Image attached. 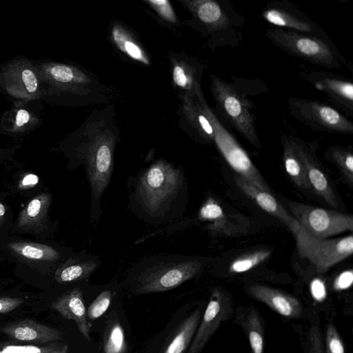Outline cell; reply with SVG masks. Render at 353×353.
Here are the masks:
<instances>
[{"label":"cell","mask_w":353,"mask_h":353,"mask_svg":"<svg viewBox=\"0 0 353 353\" xmlns=\"http://www.w3.org/2000/svg\"><path fill=\"white\" fill-rule=\"evenodd\" d=\"M326 154L339 168L347 182L352 185L353 183V154L352 149L334 146L329 148Z\"/></svg>","instance_id":"32"},{"label":"cell","mask_w":353,"mask_h":353,"mask_svg":"<svg viewBox=\"0 0 353 353\" xmlns=\"http://www.w3.org/2000/svg\"><path fill=\"white\" fill-rule=\"evenodd\" d=\"M303 78L325 93L332 103L347 117L353 115V83L346 78L323 71H303Z\"/></svg>","instance_id":"12"},{"label":"cell","mask_w":353,"mask_h":353,"mask_svg":"<svg viewBox=\"0 0 353 353\" xmlns=\"http://www.w3.org/2000/svg\"><path fill=\"white\" fill-rule=\"evenodd\" d=\"M290 114L308 128L320 132L352 134L353 123L340 111L322 102L291 97Z\"/></svg>","instance_id":"8"},{"label":"cell","mask_w":353,"mask_h":353,"mask_svg":"<svg viewBox=\"0 0 353 353\" xmlns=\"http://www.w3.org/2000/svg\"><path fill=\"white\" fill-rule=\"evenodd\" d=\"M283 159L286 172L299 188L307 191H312V189L309 183L304 167L299 157L293 149L288 135L283 134Z\"/></svg>","instance_id":"25"},{"label":"cell","mask_w":353,"mask_h":353,"mask_svg":"<svg viewBox=\"0 0 353 353\" xmlns=\"http://www.w3.org/2000/svg\"><path fill=\"white\" fill-rule=\"evenodd\" d=\"M181 184L179 170L166 162L159 161L141 177L138 193L147 209L157 213L173 197Z\"/></svg>","instance_id":"9"},{"label":"cell","mask_w":353,"mask_h":353,"mask_svg":"<svg viewBox=\"0 0 353 353\" xmlns=\"http://www.w3.org/2000/svg\"><path fill=\"white\" fill-rule=\"evenodd\" d=\"M51 194L42 193L34 197L21 212L18 227L23 229H34L42 226L51 203Z\"/></svg>","instance_id":"24"},{"label":"cell","mask_w":353,"mask_h":353,"mask_svg":"<svg viewBox=\"0 0 353 353\" xmlns=\"http://www.w3.org/2000/svg\"><path fill=\"white\" fill-rule=\"evenodd\" d=\"M271 254L268 250H258L237 258L230 264L229 270L232 273L248 271L266 260Z\"/></svg>","instance_id":"33"},{"label":"cell","mask_w":353,"mask_h":353,"mask_svg":"<svg viewBox=\"0 0 353 353\" xmlns=\"http://www.w3.org/2000/svg\"><path fill=\"white\" fill-rule=\"evenodd\" d=\"M261 16L276 28L327 38L315 22L286 1L270 2L262 10Z\"/></svg>","instance_id":"13"},{"label":"cell","mask_w":353,"mask_h":353,"mask_svg":"<svg viewBox=\"0 0 353 353\" xmlns=\"http://www.w3.org/2000/svg\"><path fill=\"white\" fill-rule=\"evenodd\" d=\"M1 331L14 341L26 343H51L62 339V334L57 329L30 319L10 323Z\"/></svg>","instance_id":"19"},{"label":"cell","mask_w":353,"mask_h":353,"mask_svg":"<svg viewBox=\"0 0 353 353\" xmlns=\"http://www.w3.org/2000/svg\"><path fill=\"white\" fill-rule=\"evenodd\" d=\"M288 206L296 221L312 236L327 239L353 229L350 214L296 202H290Z\"/></svg>","instance_id":"10"},{"label":"cell","mask_w":353,"mask_h":353,"mask_svg":"<svg viewBox=\"0 0 353 353\" xmlns=\"http://www.w3.org/2000/svg\"><path fill=\"white\" fill-rule=\"evenodd\" d=\"M144 2L154 10L159 19L169 26L179 25V20L170 2L168 0H146Z\"/></svg>","instance_id":"34"},{"label":"cell","mask_w":353,"mask_h":353,"mask_svg":"<svg viewBox=\"0 0 353 353\" xmlns=\"http://www.w3.org/2000/svg\"><path fill=\"white\" fill-rule=\"evenodd\" d=\"M225 314L223 297L219 290H214L208 303L188 353H200L215 333Z\"/></svg>","instance_id":"18"},{"label":"cell","mask_w":353,"mask_h":353,"mask_svg":"<svg viewBox=\"0 0 353 353\" xmlns=\"http://www.w3.org/2000/svg\"><path fill=\"white\" fill-rule=\"evenodd\" d=\"M125 350L124 331L116 319L109 321L103 335V353H123Z\"/></svg>","instance_id":"29"},{"label":"cell","mask_w":353,"mask_h":353,"mask_svg":"<svg viewBox=\"0 0 353 353\" xmlns=\"http://www.w3.org/2000/svg\"><path fill=\"white\" fill-rule=\"evenodd\" d=\"M202 90L196 96H180L179 124L187 133L205 143H214V130L205 113L203 104Z\"/></svg>","instance_id":"15"},{"label":"cell","mask_w":353,"mask_h":353,"mask_svg":"<svg viewBox=\"0 0 353 353\" xmlns=\"http://www.w3.org/2000/svg\"><path fill=\"white\" fill-rule=\"evenodd\" d=\"M290 143L303 163L312 190L333 208L338 201L331 183L324 173L313 150L296 135H288Z\"/></svg>","instance_id":"14"},{"label":"cell","mask_w":353,"mask_h":353,"mask_svg":"<svg viewBox=\"0 0 353 353\" xmlns=\"http://www.w3.org/2000/svg\"><path fill=\"white\" fill-rule=\"evenodd\" d=\"M265 36L274 46L288 54L328 69L348 66L328 38L319 37L290 30L269 28Z\"/></svg>","instance_id":"5"},{"label":"cell","mask_w":353,"mask_h":353,"mask_svg":"<svg viewBox=\"0 0 353 353\" xmlns=\"http://www.w3.org/2000/svg\"><path fill=\"white\" fill-rule=\"evenodd\" d=\"M210 91L215 103L213 110L220 121L227 123L253 146L261 148L256 132V117L252 102L234 83L216 74L210 75Z\"/></svg>","instance_id":"3"},{"label":"cell","mask_w":353,"mask_h":353,"mask_svg":"<svg viewBox=\"0 0 353 353\" xmlns=\"http://www.w3.org/2000/svg\"><path fill=\"white\" fill-rule=\"evenodd\" d=\"M39 181V178L34 174H26L19 183V188L25 190L35 186Z\"/></svg>","instance_id":"43"},{"label":"cell","mask_w":353,"mask_h":353,"mask_svg":"<svg viewBox=\"0 0 353 353\" xmlns=\"http://www.w3.org/2000/svg\"><path fill=\"white\" fill-rule=\"evenodd\" d=\"M30 113L24 110L20 109L18 110L15 115L14 119V128L15 129H21L26 124H28L30 121Z\"/></svg>","instance_id":"42"},{"label":"cell","mask_w":353,"mask_h":353,"mask_svg":"<svg viewBox=\"0 0 353 353\" xmlns=\"http://www.w3.org/2000/svg\"><path fill=\"white\" fill-rule=\"evenodd\" d=\"M199 216L202 220L212 221L214 227L220 226L225 221V214L221 206L211 197H209L201 208Z\"/></svg>","instance_id":"35"},{"label":"cell","mask_w":353,"mask_h":353,"mask_svg":"<svg viewBox=\"0 0 353 353\" xmlns=\"http://www.w3.org/2000/svg\"><path fill=\"white\" fill-rule=\"evenodd\" d=\"M76 138L75 156L85 168L92 199L97 203L109 183L114 152L119 140L114 105L94 110L76 132Z\"/></svg>","instance_id":"1"},{"label":"cell","mask_w":353,"mask_h":353,"mask_svg":"<svg viewBox=\"0 0 353 353\" xmlns=\"http://www.w3.org/2000/svg\"><path fill=\"white\" fill-rule=\"evenodd\" d=\"M324 353H345L343 341L332 323L328 324L326 327Z\"/></svg>","instance_id":"37"},{"label":"cell","mask_w":353,"mask_h":353,"mask_svg":"<svg viewBox=\"0 0 353 353\" xmlns=\"http://www.w3.org/2000/svg\"><path fill=\"white\" fill-rule=\"evenodd\" d=\"M23 303V300L19 298L1 297L0 298V314L8 313Z\"/></svg>","instance_id":"41"},{"label":"cell","mask_w":353,"mask_h":353,"mask_svg":"<svg viewBox=\"0 0 353 353\" xmlns=\"http://www.w3.org/2000/svg\"><path fill=\"white\" fill-rule=\"evenodd\" d=\"M292 232L299 255L307 259L319 273L325 272L352 254V234L333 239L316 238L305 232L298 223Z\"/></svg>","instance_id":"6"},{"label":"cell","mask_w":353,"mask_h":353,"mask_svg":"<svg viewBox=\"0 0 353 353\" xmlns=\"http://www.w3.org/2000/svg\"><path fill=\"white\" fill-rule=\"evenodd\" d=\"M112 294L110 290L101 292L89 305L87 310L88 318L90 321H94L102 316L109 307Z\"/></svg>","instance_id":"36"},{"label":"cell","mask_w":353,"mask_h":353,"mask_svg":"<svg viewBox=\"0 0 353 353\" xmlns=\"http://www.w3.org/2000/svg\"><path fill=\"white\" fill-rule=\"evenodd\" d=\"M192 16L190 26L208 38L212 46L232 45L238 40L237 28H241L243 18L227 1L182 0L180 1ZM237 43V42L236 41Z\"/></svg>","instance_id":"2"},{"label":"cell","mask_w":353,"mask_h":353,"mask_svg":"<svg viewBox=\"0 0 353 353\" xmlns=\"http://www.w3.org/2000/svg\"><path fill=\"white\" fill-rule=\"evenodd\" d=\"M68 350V345L59 341L41 346L0 343V353H67Z\"/></svg>","instance_id":"31"},{"label":"cell","mask_w":353,"mask_h":353,"mask_svg":"<svg viewBox=\"0 0 353 353\" xmlns=\"http://www.w3.org/2000/svg\"><path fill=\"white\" fill-rule=\"evenodd\" d=\"M52 307L65 319L74 321L83 337L90 339L92 324L79 288L72 289L59 296L52 302Z\"/></svg>","instance_id":"20"},{"label":"cell","mask_w":353,"mask_h":353,"mask_svg":"<svg viewBox=\"0 0 353 353\" xmlns=\"http://www.w3.org/2000/svg\"><path fill=\"white\" fill-rule=\"evenodd\" d=\"M41 76L59 92L74 98L80 105L106 103L113 97L112 88L90 72L74 65L47 63L40 65Z\"/></svg>","instance_id":"4"},{"label":"cell","mask_w":353,"mask_h":353,"mask_svg":"<svg viewBox=\"0 0 353 353\" xmlns=\"http://www.w3.org/2000/svg\"><path fill=\"white\" fill-rule=\"evenodd\" d=\"M202 104L214 128V143L227 163L238 175L255 186L271 192L265 180L256 169L247 152L218 119L213 110L206 102L204 96L202 97Z\"/></svg>","instance_id":"7"},{"label":"cell","mask_w":353,"mask_h":353,"mask_svg":"<svg viewBox=\"0 0 353 353\" xmlns=\"http://www.w3.org/2000/svg\"><path fill=\"white\" fill-rule=\"evenodd\" d=\"M2 83L12 96L23 100L39 97L37 73L30 63L18 61L3 69Z\"/></svg>","instance_id":"16"},{"label":"cell","mask_w":353,"mask_h":353,"mask_svg":"<svg viewBox=\"0 0 353 353\" xmlns=\"http://www.w3.org/2000/svg\"><path fill=\"white\" fill-rule=\"evenodd\" d=\"M252 353H264V334L261 319L254 307H252L245 321Z\"/></svg>","instance_id":"30"},{"label":"cell","mask_w":353,"mask_h":353,"mask_svg":"<svg viewBox=\"0 0 353 353\" xmlns=\"http://www.w3.org/2000/svg\"><path fill=\"white\" fill-rule=\"evenodd\" d=\"M234 181L238 188L259 208L282 221L291 231L296 226L297 224L296 220L291 214L285 210L271 192L255 186L239 175L234 176Z\"/></svg>","instance_id":"22"},{"label":"cell","mask_w":353,"mask_h":353,"mask_svg":"<svg viewBox=\"0 0 353 353\" xmlns=\"http://www.w3.org/2000/svg\"><path fill=\"white\" fill-rule=\"evenodd\" d=\"M310 292L314 300L322 302L327 295L326 288L324 282L319 279H314L310 283Z\"/></svg>","instance_id":"40"},{"label":"cell","mask_w":353,"mask_h":353,"mask_svg":"<svg viewBox=\"0 0 353 353\" xmlns=\"http://www.w3.org/2000/svg\"><path fill=\"white\" fill-rule=\"evenodd\" d=\"M200 310H194L181 324L163 353H184L192 343L201 321Z\"/></svg>","instance_id":"26"},{"label":"cell","mask_w":353,"mask_h":353,"mask_svg":"<svg viewBox=\"0 0 353 353\" xmlns=\"http://www.w3.org/2000/svg\"><path fill=\"white\" fill-rule=\"evenodd\" d=\"M92 261H81L70 259L55 272L54 279L59 283H68L88 278L97 268Z\"/></svg>","instance_id":"27"},{"label":"cell","mask_w":353,"mask_h":353,"mask_svg":"<svg viewBox=\"0 0 353 353\" xmlns=\"http://www.w3.org/2000/svg\"><path fill=\"white\" fill-rule=\"evenodd\" d=\"M169 57L172 83L179 96H196L201 90L204 66L187 54L174 53Z\"/></svg>","instance_id":"17"},{"label":"cell","mask_w":353,"mask_h":353,"mask_svg":"<svg viewBox=\"0 0 353 353\" xmlns=\"http://www.w3.org/2000/svg\"><path fill=\"white\" fill-rule=\"evenodd\" d=\"M309 353H324V345L321 332L318 327L313 326L310 330Z\"/></svg>","instance_id":"38"},{"label":"cell","mask_w":353,"mask_h":353,"mask_svg":"<svg viewBox=\"0 0 353 353\" xmlns=\"http://www.w3.org/2000/svg\"><path fill=\"white\" fill-rule=\"evenodd\" d=\"M201 268L199 261L190 260L154 266L138 277L135 291L145 294L171 290L194 277Z\"/></svg>","instance_id":"11"},{"label":"cell","mask_w":353,"mask_h":353,"mask_svg":"<svg viewBox=\"0 0 353 353\" xmlns=\"http://www.w3.org/2000/svg\"><path fill=\"white\" fill-rule=\"evenodd\" d=\"M110 39L116 48L131 60L145 65L150 64L145 48L135 35L124 26L114 23L110 29Z\"/></svg>","instance_id":"23"},{"label":"cell","mask_w":353,"mask_h":353,"mask_svg":"<svg viewBox=\"0 0 353 353\" xmlns=\"http://www.w3.org/2000/svg\"><path fill=\"white\" fill-rule=\"evenodd\" d=\"M248 292L253 298L283 316L298 318L302 314V306L299 301L279 290L256 284L250 286Z\"/></svg>","instance_id":"21"},{"label":"cell","mask_w":353,"mask_h":353,"mask_svg":"<svg viewBox=\"0 0 353 353\" xmlns=\"http://www.w3.org/2000/svg\"><path fill=\"white\" fill-rule=\"evenodd\" d=\"M6 214L5 206L0 202V223L3 220Z\"/></svg>","instance_id":"44"},{"label":"cell","mask_w":353,"mask_h":353,"mask_svg":"<svg viewBox=\"0 0 353 353\" xmlns=\"http://www.w3.org/2000/svg\"><path fill=\"white\" fill-rule=\"evenodd\" d=\"M8 248L14 252L32 260L54 261L60 257L59 253L52 247L33 242H12Z\"/></svg>","instance_id":"28"},{"label":"cell","mask_w":353,"mask_h":353,"mask_svg":"<svg viewBox=\"0 0 353 353\" xmlns=\"http://www.w3.org/2000/svg\"><path fill=\"white\" fill-rule=\"evenodd\" d=\"M353 282V272L352 270H345L339 274L334 281V288L336 290H344L349 288Z\"/></svg>","instance_id":"39"}]
</instances>
